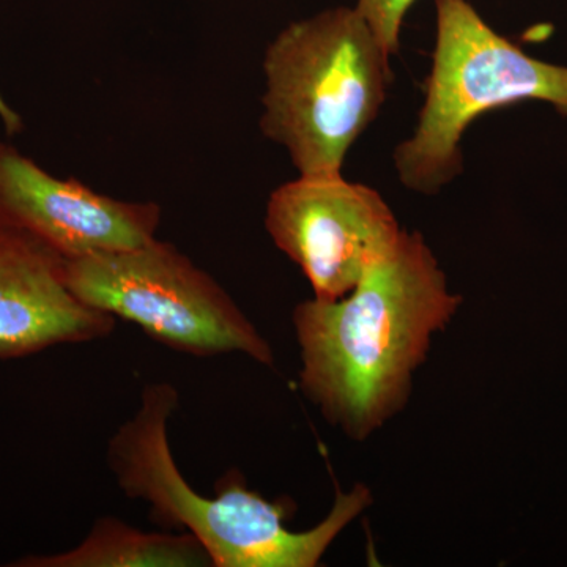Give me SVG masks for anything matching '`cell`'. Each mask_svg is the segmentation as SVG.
<instances>
[{"mask_svg":"<svg viewBox=\"0 0 567 567\" xmlns=\"http://www.w3.org/2000/svg\"><path fill=\"white\" fill-rule=\"evenodd\" d=\"M462 303L423 235L404 229L352 292L295 308L301 393L328 423L364 442L405 409L432 341Z\"/></svg>","mask_w":567,"mask_h":567,"instance_id":"6da1fadb","label":"cell"},{"mask_svg":"<svg viewBox=\"0 0 567 567\" xmlns=\"http://www.w3.org/2000/svg\"><path fill=\"white\" fill-rule=\"evenodd\" d=\"M177 405L178 391L171 383L145 386L140 410L111 436L107 464L123 494L147 503L155 524L192 533L213 567L319 566L338 536L374 502L371 488L357 484L338 492L317 527L292 532L286 525L292 499L265 498L237 470L216 481L215 498L199 495L171 453L167 424Z\"/></svg>","mask_w":567,"mask_h":567,"instance_id":"7a4b0ae2","label":"cell"},{"mask_svg":"<svg viewBox=\"0 0 567 567\" xmlns=\"http://www.w3.org/2000/svg\"><path fill=\"white\" fill-rule=\"evenodd\" d=\"M264 73L260 130L301 177L342 174L394 78L390 52L354 7L290 22L268 44Z\"/></svg>","mask_w":567,"mask_h":567,"instance_id":"3957f363","label":"cell"},{"mask_svg":"<svg viewBox=\"0 0 567 567\" xmlns=\"http://www.w3.org/2000/svg\"><path fill=\"white\" fill-rule=\"evenodd\" d=\"M436 35L424 103L395 147L405 188L435 194L464 169L462 137L487 112L527 102L567 117V66L533 58L484 21L468 0H435Z\"/></svg>","mask_w":567,"mask_h":567,"instance_id":"277c9868","label":"cell"},{"mask_svg":"<svg viewBox=\"0 0 567 567\" xmlns=\"http://www.w3.org/2000/svg\"><path fill=\"white\" fill-rule=\"evenodd\" d=\"M66 282L82 303L137 324L169 349L194 357L237 352L268 368L276 363L270 342L233 297L156 237L136 248L66 260Z\"/></svg>","mask_w":567,"mask_h":567,"instance_id":"5b68a950","label":"cell"},{"mask_svg":"<svg viewBox=\"0 0 567 567\" xmlns=\"http://www.w3.org/2000/svg\"><path fill=\"white\" fill-rule=\"evenodd\" d=\"M265 229L327 301L352 292L404 233L382 194L342 174L284 183L268 199Z\"/></svg>","mask_w":567,"mask_h":567,"instance_id":"8992f818","label":"cell"},{"mask_svg":"<svg viewBox=\"0 0 567 567\" xmlns=\"http://www.w3.org/2000/svg\"><path fill=\"white\" fill-rule=\"evenodd\" d=\"M0 221L73 260L147 244L162 223V207L125 203L74 178L54 177L0 142Z\"/></svg>","mask_w":567,"mask_h":567,"instance_id":"52a82bcc","label":"cell"},{"mask_svg":"<svg viewBox=\"0 0 567 567\" xmlns=\"http://www.w3.org/2000/svg\"><path fill=\"white\" fill-rule=\"evenodd\" d=\"M115 320L71 292L65 257L0 221V360L106 338Z\"/></svg>","mask_w":567,"mask_h":567,"instance_id":"ba28073f","label":"cell"},{"mask_svg":"<svg viewBox=\"0 0 567 567\" xmlns=\"http://www.w3.org/2000/svg\"><path fill=\"white\" fill-rule=\"evenodd\" d=\"M21 567H208L212 565L199 539L192 533H145L115 517L95 522L80 546L48 555L22 558Z\"/></svg>","mask_w":567,"mask_h":567,"instance_id":"9c48e42d","label":"cell"},{"mask_svg":"<svg viewBox=\"0 0 567 567\" xmlns=\"http://www.w3.org/2000/svg\"><path fill=\"white\" fill-rule=\"evenodd\" d=\"M416 0H358L354 9L368 21L391 58L401 50L406 13Z\"/></svg>","mask_w":567,"mask_h":567,"instance_id":"30bf717a","label":"cell"},{"mask_svg":"<svg viewBox=\"0 0 567 567\" xmlns=\"http://www.w3.org/2000/svg\"><path fill=\"white\" fill-rule=\"evenodd\" d=\"M0 121L6 125L7 133L14 134L21 132L22 122L20 115L11 110L10 104L0 95Z\"/></svg>","mask_w":567,"mask_h":567,"instance_id":"8fae6325","label":"cell"}]
</instances>
